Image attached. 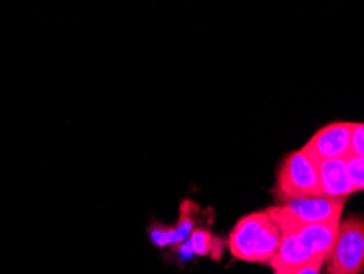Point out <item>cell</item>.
Here are the masks:
<instances>
[{
	"instance_id": "8992f818",
	"label": "cell",
	"mask_w": 364,
	"mask_h": 274,
	"mask_svg": "<svg viewBox=\"0 0 364 274\" xmlns=\"http://www.w3.org/2000/svg\"><path fill=\"white\" fill-rule=\"evenodd\" d=\"M274 218V217H272ZM276 220V218H274ZM281 230H292L301 241L307 253L318 261H326L333 250L336 236H338L341 220H331V222L310 223V225H296L276 220Z\"/></svg>"
},
{
	"instance_id": "ba28073f",
	"label": "cell",
	"mask_w": 364,
	"mask_h": 274,
	"mask_svg": "<svg viewBox=\"0 0 364 274\" xmlns=\"http://www.w3.org/2000/svg\"><path fill=\"white\" fill-rule=\"evenodd\" d=\"M187 246L192 253L197 256L212 258L218 260L222 255V243L220 240L207 228H194L189 238H187Z\"/></svg>"
},
{
	"instance_id": "7c38bea8",
	"label": "cell",
	"mask_w": 364,
	"mask_h": 274,
	"mask_svg": "<svg viewBox=\"0 0 364 274\" xmlns=\"http://www.w3.org/2000/svg\"><path fill=\"white\" fill-rule=\"evenodd\" d=\"M351 154L364 158V122L353 125L351 135Z\"/></svg>"
},
{
	"instance_id": "5b68a950",
	"label": "cell",
	"mask_w": 364,
	"mask_h": 274,
	"mask_svg": "<svg viewBox=\"0 0 364 274\" xmlns=\"http://www.w3.org/2000/svg\"><path fill=\"white\" fill-rule=\"evenodd\" d=\"M353 125L355 122L328 123L315 132L301 149L317 164L328 159H345L351 154Z\"/></svg>"
},
{
	"instance_id": "52a82bcc",
	"label": "cell",
	"mask_w": 364,
	"mask_h": 274,
	"mask_svg": "<svg viewBox=\"0 0 364 274\" xmlns=\"http://www.w3.org/2000/svg\"><path fill=\"white\" fill-rule=\"evenodd\" d=\"M318 177L322 196L346 201L355 189L346 171L345 159H328L318 163Z\"/></svg>"
},
{
	"instance_id": "4fadbf2b",
	"label": "cell",
	"mask_w": 364,
	"mask_h": 274,
	"mask_svg": "<svg viewBox=\"0 0 364 274\" xmlns=\"http://www.w3.org/2000/svg\"><path fill=\"white\" fill-rule=\"evenodd\" d=\"M325 263L322 261H312L307 265L296 266V268H287V270H277L274 274H320L322 273Z\"/></svg>"
},
{
	"instance_id": "8fae6325",
	"label": "cell",
	"mask_w": 364,
	"mask_h": 274,
	"mask_svg": "<svg viewBox=\"0 0 364 274\" xmlns=\"http://www.w3.org/2000/svg\"><path fill=\"white\" fill-rule=\"evenodd\" d=\"M149 238L154 245L158 246H168V245H176L174 238V228L173 227H164V225H153L151 230H149Z\"/></svg>"
},
{
	"instance_id": "30bf717a",
	"label": "cell",
	"mask_w": 364,
	"mask_h": 274,
	"mask_svg": "<svg viewBox=\"0 0 364 274\" xmlns=\"http://www.w3.org/2000/svg\"><path fill=\"white\" fill-rule=\"evenodd\" d=\"M345 163L353 189H355V192L364 191V158L350 154V157L345 158Z\"/></svg>"
},
{
	"instance_id": "6da1fadb",
	"label": "cell",
	"mask_w": 364,
	"mask_h": 274,
	"mask_svg": "<svg viewBox=\"0 0 364 274\" xmlns=\"http://www.w3.org/2000/svg\"><path fill=\"white\" fill-rule=\"evenodd\" d=\"M282 232L267 209L243 216L228 235V248L235 260L269 265L281 245Z\"/></svg>"
},
{
	"instance_id": "9c48e42d",
	"label": "cell",
	"mask_w": 364,
	"mask_h": 274,
	"mask_svg": "<svg viewBox=\"0 0 364 274\" xmlns=\"http://www.w3.org/2000/svg\"><path fill=\"white\" fill-rule=\"evenodd\" d=\"M194 207L189 201H184L181 204V216L178 223L174 225V238H176V245L186 243L187 238H189L192 230H194V218H192V212L191 209Z\"/></svg>"
},
{
	"instance_id": "277c9868",
	"label": "cell",
	"mask_w": 364,
	"mask_h": 274,
	"mask_svg": "<svg viewBox=\"0 0 364 274\" xmlns=\"http://www.w3.org/2000/svg\"><path fill=\"white\" fill-rule=\"evenodd\" d=\"M343 207L345 201H338V199L309 196L286 199V201H281L279 206L267 207V211L276 220L296 225H310L340 220Z\"/></svg>"
},
{
	"instance_id": "7a4b0ae2",
	"label": "cell",
	"mask_w": 364,
	"mask_h": 274,
	"mask_svg": "<svg viewBox=\"0 0 364 274\" xmlns=\"http://www.w3.org/2000/svg\"><path fill=\"white\" fill-rule=\"evenodd\" d=\"M274 194L279 202L294 197L322 196L318 164L302 149L289 153L277 169Z\"/></svg>"
},
{
	"instance_id": "3957f363",
	"label": "cell",
	"mask_w": 364,
	"mask_h": 274,
	"mask_svg": "<svg viewBox=\"0 0 364 274\" xmlns=\"http://www.w3.org/2000/svg\"><path fill=\"white\" fill-rule=\"evenodd\" d=\"M326 274H364V218L353 216L340 222L338 236L330 256Z\"/></svg>"
}]
</instances>
